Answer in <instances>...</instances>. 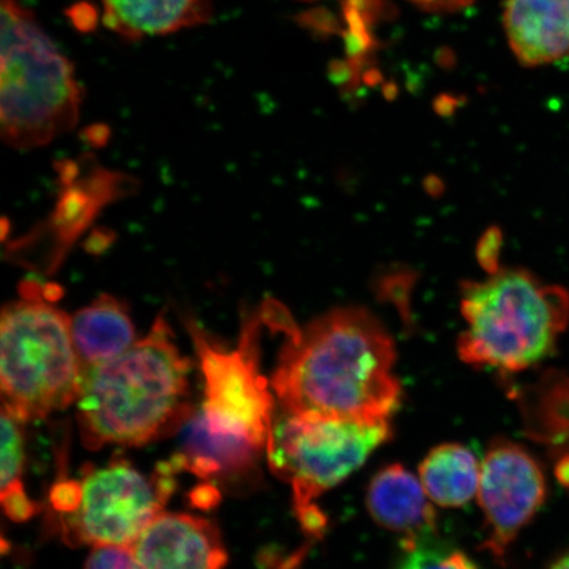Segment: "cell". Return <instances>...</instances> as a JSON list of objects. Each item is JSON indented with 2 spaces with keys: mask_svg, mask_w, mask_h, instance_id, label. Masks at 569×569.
<instances>
[{
  "mask_svg": "<svg viewBox=\"0 0 569 569\" xmlns=\"http://www.w3.org/2000/svg\"><path fill=\"white\" fill-rule=\"evenodd\" d=\"M270 326L287 336L272 379L283 412L389 423L401 402L396 347L365 309L343 308L300 329L279 306Z\"/></svg>",
  "mask_w": 569,
  "mask_h": 569,
  "instance_id": "1",
  "label": "cell"
},
{
  "mask_svg": "<svg viewBox=\"0 0 569 569\" xmlns=\"http://www.w3.org/2000/svg\"><path fill=\"white\" fill-rule=\"evenodd\" d=\"M191 362L166 317L126 352L82 372L77 421L84 446H141L183 426L191 416Z\"/></svg>",
  "mask_w": 569,
  "mask_h": 569,
  "instance_id": "2",
  "label": "cell"
},
{
  "mask_svg": "<svg viewBox=\"0 0 569 569\" xmlns=\"http://www.w3.org/2000/svg\"><path fill=\"white\" fill-rule=\"evenodd\" d=\"M461 312L467 329L461 360L502 372H521L550 356L569 325V291L540 282L528 270L496 269L466 284Z\"/></svg>",
  "mask_w": 569,
  "mask_h": 569,
  "instance_id": "3",
  "label": "cell"
},
{
  "mask_svg": "<svg viewBox=\"0 0 569 569\" xmlns=\"http://www.w3.org/2000/svg\"><path fill=\"white\" fill-rule=\"evenodd\" d=\"M0 134L19 151L46 147L80 119L82 90L73 63L20 0H0Z\"/></svg>",
  "mask_w": 569,
  "mask_h": 569,
  "instance_id": "4",
  "label": "cell"
},
{
  "mask_svg": "<svg viewBox=\"0 0 569 569\" xmlns=\"http://www.w3.org/2000/svg\"><path fill=\"white\" fill-rule=\"evenodd\" d=\"M48 288L24 283L0 320L2 407L24 423L66 410L81 388L70 316L57 308Z\"/></svg>",
  "mask_w": 569,
  "mask_h": 569,
  "instance_id": "5",
  "label": "cell"
},
{
  "mask_svg": "<svg viewBox=\"0 0 569 569\" xmlns=\"http://www.w3.org/2000/svg\"><path fill=\"white\" fill-rule=\"evenodd\" d=\"M390 437L389 423L290 415L273 419L267 446L270 469L293 487L298 519L306 531L323 530L317 500L365 465Z\"/></svg>",
  "mask_w": 569,
  "mask_h": 569,
  "instance_id": "6",
  "label": "cell"
},
{
  "mask_svg": "<svg viewBox=\"0 0 569 569\" xmlns=\"http://www.w3.org/2000/svg\"><path fill=\"white\" fill-rule=\"evenodd\" d=\"M261 325V312L246 317L237 348L227 350L213 343L196 320H187L204 381L203 402L194 411L198 421L216 436L267 452L276 397L260 373Z\"/></svg>",
  "mask_w": 569,
  "mask_h": 569,
  "instance_id": "7",
  "label": "cell"
},
{
  "mask_svg": "<svg viewBox=\"0 0 569 569\" xmlns=\"http://www.w3.org/2000/svg\"><path fill=\"white\" fill-rule=\"evenodd\" d=\"M177 469L169 461L148 478L126 460H113L80 481L77 508L63 519V537L70 545L131 546L172 495Z\"/></svg>",
  "mask_w": 569,
  "mask_h": 569,
  "instance_id": "8",
  "label": "cell"
},
{
  "mask_svg": "<svg viewBox=\"0 0 569 569\" xmlns=\"http://www.w3.org/2000/svg\"><path fill=\"white\" fill-rule=\"evenodd\" d=\"M478 497L488 526L483 547L502 559L545 502L542 468L523 447L496 442L481 462Z\"/></svg>",
  "mask_w": 569,
  "mask_h": 569,
  "instance_id": "9",
  "label": "cell"
},
{
  "mask_svg": "<svg viewBox=\"0 0 569 569\" xmlns=\"http://www.w3.org/2000/svg\"><path fill=\"white\" fill-rule=\"evenodd\" d=\"M139 569H223L227 552L208 519L161 513L131 545Z\"/></svg>",
  "mask_w": 569,
  "mask_h": 569,
  "instance_id": "10",
  "label": "cell"
},
{
  "mask_svg": "<svg viewBox=\"0 0 569 569\" xmlns=\"http://www.w3.org/2000/svg\"><path fill=\"white\" fill-rule=\"evenodd\" d=\"M503 27L525 67L550 66L569 53V0H508Z\"/></svg>",
  "mask_w": 569,
  "mask_h": 569,
  "instance_id": "11",
  "label": "cell"
},
{
  "mask_svg": "<svg viewBox=\"0 0 569 569\" xmlns=\"http://www.w3.org/2000/svg\"><path fill=\"white\" fill-rule=\"evenodd\" d=\"M422 482L400 465L389 466L369 483L367 507L377 525L401 533L402 542L436 536L437 513Z\"/></svg>",
  "mask_w": 569,
  "mask_h": 569,
  "instance_id": "12",
  "label": "cell"
},
{
  "mask_svg": "<svg viewBox=\"0 0 569 569\" xmlns=\"http://www.w3.org/2000/svg\"><path fill=\"white\" fill-rule=\"evenodd\" d=\"M107 30L128 41L209 23L211 0H99Z\"/></svg>",
  "mask_w": 569,
  "mask_h": 569,
  "instance_id": "13",
  "label": "cell"
},
{
  "mask_svg": "<svg viewBox=\"0 0 569 569\" xmlns=\"http://www.w3.org/2000/svg\"><path fill=\"white\" fill-rule=\"evenodd\" d=\"M70 330L82 372L117 358L138 340L127 305L110 295L70 316Z\"/></svg>",
  "mask_w": 569,
  "mask_h": 569,
  "instance_id": "14",
  "label": "cell"
},
{
  "mask_svg": "<svg viewBox=\"0 0 569 569\" xmlns=\"http://www.w3.org/2000/svg\"><path fill=\"white\" fill-rule=\"evenodd\" d=\"M481 465L469 448L448 443L433 448L419 467L427 496L445 508L465 507L478 495Z\"/></svg>",
  "mask_w": 569,
  "mask_h": 569,
  "instance_id": "15",
  "label": "cell"
},
{
  "mask_svg": "<svg viewBox=\"0 0 569 569\" xmlns=\"http://www.w3.org/2000/svg\"><path fill=\"white\" fill-rule=\"evenodd\" d=\"M2 480L0 500L7 517L24 522L36 513V503L28 498L21 475L24 468L23 425L17 416L2 407Z\"/></svg>",
  "mask_w": 569,
  "mask_h": 569,
  "instance_id": "16",
  "label": "cell"
},
{
  "mask_svg": "<svg viewBox=\"0 0 569 569\" xmlns=\"http://www.w3.org/2000/svg\"><path fill=\"white\" fill-rule=\"evenodd\" d=\"M402 547L396 569H479L466 552L439 542L436 536L402 542Z\"/></svg>",
  "mask_w": 569,
  "mask_h": 569,
  "instance_id": "17",
  "label": "cell"
},
{
  "mask_svg": "<svg viewBox=\"0 0 569 569\" xmlns=\"http://www.w3.org/2000/svg\"><path fill=\"white\" fill-rule=\"evenodd\" d=\"M84 569H139L131 546L101 545L92 547Z\"/></svg>",
  "mask_w": 569,
  "mask_h": 569,
  "instance_id": "18",
  "label": "cell"
},
{
  "mask_svg": "<svg viewBox=\"0 0 569 569\" xmlns=\"http://www.w3.org/2000/svg\"><path fill=\"white\" fill-rule=\"evenodd\" d=\"M408 2L423 11L448 13L465 10L476 0H408Z\"/></svg>",
  "mask_w": 569,
  "mask_h": 569,
  "instance_id": "19",
  "label": "cell"
},
{
  "mask_svg": "<svg viewBox=\"0 0 569 569\" xmlns=\"http://www.w3.org/2000/svg\"><path fill=\"white\" fill-rule=\"evenodd\" d=\"M551 569H569V553L566 557L559 559Z\"/></svg>",
  "mask_w": 569,
  "mask_h": 569,
  "instance_id": "20",
  "label": "cell"
}]
</instances>
